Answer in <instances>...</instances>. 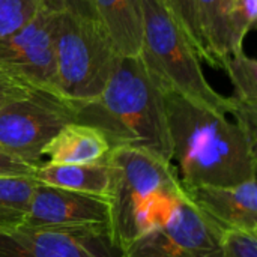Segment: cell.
Returning <instances> with one entry per match:
<instances>
[{"label":"cell","mask_w":257,"mask_h":257,"mask_svg":"<svg viewBox=\"0 0 257 257\" xmlns=\"http://www.w3.org/2000/svg\"><path fill=\"white\" fill-rule=\"evenodd\" d=\"M110 152L108 142L95 128L72 122L65 125L44 152L48 164H96Z\"/></svg>","instance_id":"obj_13"},{"label":"cell","mask_w":257,"mask_h":257,"mask_svg":"<svg viewBox=\"0 0 257 257\" xmlns=\"http://www.w3.org/2000/svg\"><path fill=\"white\" fill-rule=\"evenodd\" d=\"M42 2L44 6L53 12H71L90 20H98L92 0H42Z\"/></svg>","instance_id":"obj_23"},{"label":"cell","mask_w":257,"mask_h":257,"mask_svg":"<svg viewBox=\"0 0 257 257\" xmlns=\"http://www.w3.org/2000/svg\"><path fill=\"white\" fill-rule=\"evenodd\" d=\"M221 257H257V232H223Z\"/></svg>","instance_id":"obj_21"},{"label":"cell","mask_w":257,"mask_h":257,"mask_svg":"<svg viewBox=\"0 0 257 257\" xmlns=\"http://www.w3.org/2000/svg\"><path fill=\"white\" fill-rule=\"evenodd\" d=\"M167 9L170 14L176 18L185 35L188 36L190 42L196 48L200 60L209 62L212 65V60L209 57L208 48L205 45L202 30L199 26V18H197V8H196V0H164Z\"/></svg>","instance_id":"obj_18"},{"label":"cell","mask_w":257,"mask_h":257,"mask_svg":"<svg viewBox=\"0 0 257 257\" xmlns=\"http://www.w3.org/2000/svg\"><path fill=\"white\" fill-rule=\"evenodd\" d=\"M108 223L110 205L107 197L36 182L23 226L56 227Z\"/></svg>","instance_id":"obj_10"},{"label":"cell","mask_w":257,"mask_h":257,"mask_svg":"<svg viewBox=\"0 0 257 257\" xmlns=\"http://www.w3.org/2000/svg\"><path fill=\"white\" fill-rule=\"evenodd\" d=\"M72 122L74 105L50 92L35 90L30 96L0 108V146L38 167L44 163L48 143Z\"/></svg>","instance_id":"obj_6"},{"label":"cell","mask_w":257,"mask_h":257,"mask_svg":"<svg viewBox=\"0 0 257 257\" xmlns=\"http://www.w3.org/2000/svg\"><path fill=\"white\" fill-rule=\"evenodd\" d=\"M221 236L185 194L164 223L123 248L122 257H221Z\"/></svg>","instance_id":"obj_8"},{"label":"cell","mask_w":257,"mask_h":257,"mask_svg":"<svg viewBox=\"0 0 257 257\" xmlns=\"http://www.w3.org/2000/svg\"><path fill=\"white\" fill-rule=\"evenodd\" d=\"M143 42L140 57L164 90H173L221 114H232V96L220 95L206 80L200 57L164 0H142Z\"/></svg>","instance_id":"obj_4"},{"label":"cell","mask_w":257,"mask_h":257,"mask_svg":"<svg viewBox=\"0 0 257 257\" xmlns=\"http://www.w3.org/2000/svg\"><path fill=\"white\" fill-rule=\"evenodd\" d=\"M221 68L227 72L233 84V96L236 101L257 107V63L253 57H248L244 51L229 54Z\"/></svg>","instance_id":"obj_17"},{"label":"cell","mask_w":257,"mask_h":257,"mask_svg":"<svg viewBox=\"0 0 257 257\" xmlns=\"http://www.w3.org/2000/svg\"><path fill=\"white\" fill-rule=\"evenodd\" d=\"M0 257H122L110 224L0 230Z\"/></svg>","instance_id":"obj_7"},{"label":"cell","mask_w":257,"mask_h":257,"mask_svg":"<svg viewBox=\"0 0 257 257\" xmlns=\"http://www.w3.org/2000/svg\"><path fill=\"white\" fill-rule=\"evenodd\" d=\"M172 164L184 190L256 179L257 142L226 114L164 90Z\"/></svg>","instance_id":"obj_1"},{"label":"cell","mask_w":257,"mask_h":257,"mask_svg":"<svg viewBox=\"0 0 257 257\" xmlns=\"http://www.w3.org/2000/svg\"><path fill=\"white\" fill-rule=\"evenodd\" d=\"M229 5L230 0H196L199 26L212 66H221L230 53Z\"/></svg>","instance_id":"obj_15"},{"label":"cell","mask_w":257,"mask_h":257,"mask_svg":"<svg viewBox=\"0 0 257 257\" xmlns=\"http://www.w3.org/2000/svg\"><path fill=\"white\" fill-rule=\"evenodd\" d=\"M54 50L57 95L75 108L95 101L119 57L102 24L71 12H56Z\"/></svg>","instance_id":"obj_5"},{"label":"cell","mask_w":257,"mask_h":257,"mask_svg":"<svg viewBox=\"0 0 257 257\" xmlns=\"http://www.w3.org/2000/svg\"><path fill=\"white\" fill-rule=\"evenodd\" d=\"M54 23L56 12L42 6L21 29L0 39V65L32 87L57 95Z\"/></svg>","instance_id":"obj_9"},{"label":"cell","mask_w":257,"mask_h":257,"mask_svg":"<svg viewBox=\"0 0 257 257\" xmlns=\"http://www.w3.org/2000/svg\"><path fill=\"white\" fill-rule=\"evenodd\" d=\"M257 18V0H230L227 20L230 29V53L244 51L242 42L254 27Z\"/></svg>","instance_id":"obj_19"},{"label":"cell","mask_w":257,"mask_h":257,"mask_svg":"<svg viewBox=\"0 0 257 257\" xmlns=\"http://www.w3.org/2000/svg\"><path fill=\"white\" fill-rule=\"evenodd\" d=\"M75 122L98 130L110 149H140L172 163L163 90L140 56L117 57L102 93L75 108Z\"/></svg>","instance_id":"obj_2"},{"label":"cell","mask_w":257,"mask_h":257,"mask_svg":"<svg viewBox=\"0 0 257 257\" xmlns=\"http://www.w3.org/2000/svg\"><path fill=\"white\" fill-rule=\"evenodd\" d=\"M33 179L44 185L104 197L110 190V170L105 160L96 164L42 163L35 169Z\"/></svg>","instance_id":"obj_14"},{"label":"cell","mask_w":257,"mask_h":257,"mask_svg":"<svg viewBox=\"0 0 257 257\" xmlns=\"http://www.w3.org/2000/svg\"><path fill=\"white\" fill-rule=\"evenodd\" d=\"M191 203L217 227L257 232V181L232 187L205 185L185 190Z\"/></svg>","instance_id":"obj_11"},{"label":"cell","mask_w":257,"mask_h":257,"mask_svg":"<svg viewBox=\"0 0 257 257\" xmlns=\"http://www.w3.org/2000/svg\"><path fill=\"white\" fill-rule=\"evenodd\" d=\"M117 56H140L143 42L142 0H92Z\"/></svg>","instance_id":"obj_12"},{"label":"cell","mask_w":257,"mask_h":257,"mask_svg":"<svg viewBox=\"0 0 257 257\" xmlns=\"http://www.w3.org/2000/svg\"><path fill=\"white\" fill-rule=\"evenodd\" d=\"M110 170V232L123 251L164 223L185 196L172 163L146 151L117 148L105 157Z\"/></svg>","instance_id":"obj_3"},{"label":"cell","mask_w":257,"mask_h":257,"mask_svg":"<svg viewBox=\"0 0 257 257\" xmlns=\"http://www.w3.org/2000/svg\"><path fill=\"white\" fill-rule=\"evenodd\" d=\"M35 90L38 89L32 87L24 80L14 75L11 71L0 65V108L30 96Z\"/></svg>","instance_id":"obj_22"},{"label":"cell","mask_w":257,"mask_h":257,"mask_svg":"<svg viewBox=\"0 0 257 257\" xmlns=\"http://www.w3.org/2000/svg\"><path fill=\"white\" fill-rule=\"evenodd\" d=\"M42 6V0H0V39L21 29Z\"/></svg>","instance_id":"obj_20"},{"label":"cell","mask_w":257,"mask_h":257,"mask_svg":"<svg viewBox=\"0 0 257 257\" xmlns=\"http://www.w3.org/2000/svg\"><path fill=\"white\" fill-rule=\"evenodd\" d=\"M36 181L33 176L0 178V230L24 224Z\"/></svg>","instance_id":"obj_16"},{"label":"cell","mask_w":257,"mask_h":257,"mask_svg":"<svg viewBox=\"0 0 257 257\" xmlns=\"http://www.w3.org/2000/svg\"><path fill=\"white\" fill-rule=\"evenodd\" d=\"M33 166L24 163L18 157L8 152L0 146V178H20V176H33Z\"/></svg>","instance_id":"obj_24"}]
</instances>
